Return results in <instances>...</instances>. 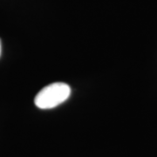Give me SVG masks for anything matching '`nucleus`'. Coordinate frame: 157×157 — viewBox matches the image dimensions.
Instances as JSON below:
<instances>
[{
  "label": "nucleus",
  "mask_w": 157,
  "mask_h": 157,
  "mask_svg": "<svg viewBox=\"0 0 157 157\" xmlns=\"http://www.w3.org/2000/svg\"><path fill=\"white\" fill-rule=\"evenodd\" d=\"M70 94L71 88L67 84L55 82L40 90L34 99V103L40 109H51L67 101Z\"/></svg>",
  "instance_id": "f257e3e1"
},
{
  "label": "nucleus",
  "mask_w": 157,
  "mask_h": 157,
  "mask_svg": "<svg viewBox=\"0 0 157 157\" xmlns=\"http://www.w3.org/2000/svg\"><path fill=\"white\" fill-rule=\"evenodd\" d=\"M1 52H2V43H1V39H0V56H1Z\"/></svg>",
  "instance_id": "f03ea898"
}]
</instances>
